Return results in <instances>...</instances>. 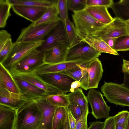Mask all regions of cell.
Here are the masks:
<instances>
[{
  "label": "cell",
  "mask_w": 129,
  "mask_h": 129,
  "mask_svg": "<svg viewBox=\"0 0 129 129\" xmlns=\"http://www.w3.org/2000/svg\"><path fill=\"white\" fill-rule=\"evenodd\" d=\"M16 111L14 129H37L41 112L36 101L25 103Z\"/></svg>",
  "instance_id": "1"
},
{
  "label": "cell",
  "mask_w": 129,
  "mask_h": 129,
  "mask_svg": "<svg viewBox=\"0 0 129 129\" xmlns=\"http://www.w3.org/2000/svg\"><path fill=\"white\" fill-rule=\"evenodd\" d=\"M73 12L72 17L74 24L81 40L91 36L105 25L91 16L85 9Z\"/></svg>",
  "instance_id": "2"
},
{
  "label": "cell",
  "mask_w": 129,
  "mask_h": 129,
  "mask_svg": "<svg viewBox=\"0 0 129 129\" xmlns=\"http://www.w3.org/2000/svg\"><path fill=\"white\" fill-rule=\"evenodd\" d=\"M101 90L110 103L129 107V88L123 84L105 82Z\"/></svg>",
  "instance_id": "3"
},
{
  "label": "cell",
  "mask_w": 129,
  "mask_h": 129,
  "mask_svg": "<svg viewBox=\"0 0 129 129\" xmlns=\"http://www.w3.org/2000/svg\"><path fill=\"white\" fill-rule=\"evenodd\" d=\"M44 41L15 42L7 57L2 64L9 70L29 53L41 46Z\"/></svg>",
  "instance_id": "4"
},
{
  "label": "cell",
  "mask_w": 129,
  "mask_h": 129,
  "mask_svg": "<svg viewBox=\"0 0 129 129\" xmlns=\"http://www.w3.org/2000/svg\"><path fill=\"white\" fill-rule=\"evenodd\" d=\"M59 20L35 26H34L32 23L22 30L15 42H35L43 40Z\"/></svg>",
  "instance_id": "5"
},
{
  "label": "cell",
  "mask_w": 129,
  "mask_h": 129,
  "mask_svg": "<svg viewBox=\"0 0 129 129\" xmlns=\"http://www.w3.org/2000/svg\"><path fill=\"white\" fill-rule=\"evenodd\" d=\"M129 25V19L124 20L115 17L110 23L105 25L91 36L102 39L118 37L129 35L127 28Z\"/></svg>",
  "instance_id": "6"
},
{
  "label": "cell",
  "mask_w": 129,
  "mask_h": 129,
  "mask_svg": "<svg viewBox=\"0 0 129 129\" xmlns=\"http://www.w3.org/2000/svg\"><path fill=\"white\" fill-rule=\"evenodd\" d=\"M37 49L44 53L48 49L57 46L69 47L64 22L59 20L57 24L43 40Z\"/></svg>",
  "instance_id": "7"
},
{
  "label": "cell",
  "mask_w": 129,
  "mask_h": 129,
  "mask_svg": "<svg viewBox=\"0 0 129 129\" xmlns=\"http://www.w3.org/2000/svg\"><path fill=\"white\" fill-rule=\"evenodd\" d=\"M101 54L88 44L81 40L77 44L69 48L65 61H82L88 62L98 58Z\"/></svg>",
  "instance_id": "8"
},
{
  "label": "cell",
  "mask_w": 129,
  "mask_h": 129,
  "mask_svg": "<svg viewBox=\"0 0 129 129\" xmlns=\"http://www.w3.org/2000/svg\"><path fill=\"white\" fill-rule=\"evenodd\" d=\"M87 97L91 107V113L96 120L109 117L110 107L100 91L94 89H90Z\"/></svg>",
  "instance_id": "9"
},
{
  "label": "cell",
  "mask_w": 129,
  "mask_h": 129,
  "mask_svg": "<svg viewBox=\"0 0 129 129\" xmlns=\"http://www.w3.org/2000/svg\"><path fill=\"white\" fill-rule=\"evenodd\" d=\"M13 76L18 77L45 91L48 95L64 93L61 91L47 83L33 72H23L11 68L9 70Z\"/></svg>",
  "instance_id": "10"
},
{
  "label": "cell",
  "mask_w": 129,
  "mask_h": 129,
  "mask_svg": "<svg viewBox=\"0 0 129 129\" xmlns=\"http://www.w3.org/2000/svg\"><path fill=\"white\" fill-rule=\"evenodd\" d=\"M44 63V53L36 49L26 56L11 68L21 72H32Z\"/></svg>",
  "instance_id": "11"
},
{
  "label": "cell",
  "mask_w": 129,
  "mask_h": 129,
  "mask_svg": "<svg viewBox=\"0 0 129 129\" xmlns=\"http://www.w3.org/2000/svg\"><path fill=\"white\" fill-rule=\"evenodd\" d=\"M39 76L46 82L64 94L71 92V86L75 80L71 77L60 72L52 73Z\"/></svg>",
  "instance_id": "12"
},
{
  "label": "cell",
  "mask_w": 129,
  "mask_h": 129,
  "mask_svg": "<svg viewBox=\"0 0 129 129\" xmlns=\"http://www.w3.org/2000/svg\"><path fill=\"white\" fill-rule=\"evenodd\" d=\"M81 65L88 73V89L98 88L103 72L102 65L100 60L96 58Z\"/></svg>",
  "instance_id": "13"
},
{
  "label": "cell",
  "mask_w": 129,
  "mask_h": 129,
  "mask_svg": "<svg viewBox=\"0 0 129 129\" xmlns=\"http://www.w3.org/2000/svg\"><path fill=\"white\" fill-rule=\"evenodd\" d=\"M46 98V97H44L36 101L41 112V120L37 129H52L54 113L58 107L50 104Z\"/></svg>",
  "instance_id": "14"
},
{
  "label": "cell",
  "mask_w": 129,
  "mask_h": 129,
  "mask_svg": "<svg viewBox=\"0 0 129 129\" xmlns=\"http://www.w3.org/2000/svg\"><path fill=\"white\" fill-rule=\"evenodd\" d=\"M14 12L18 15L35 23L42 16L47 8L32 6L12 5Z\"/></svg>",
  "instance_id": "15"
},
{
  "label": "cell",
  "mask_w": 129,
  "mask_h": 129,
  "mask_svg": "<svg viewBox=\"0 0 129 129\" xmlns=\"http://www.w3.org/2000/svg\"><path fill=\"white\" fill-rule=\"evenodd\" d=\"M33 101L20 93H17L9 91L0 86V104L9 106L16 110L25 103Z\"/></svg>",
  "instance_id": "16"
},
{
  "label": "cell",
  "mask_w": 129,
  "mask_h": 129,
  "mask_svg": "<svg viewBox=\"0 0 129 129\" xmlns=\"http://www.w3.org/2000/svg\"><path fill=\"white\" fill-rule=\"evenodd\" d=\"M20 93L28 99L36 101L48 95L45 90L18 77L13 76Z\"/></svg>",
  "instance_id": "17"
},
{
  "label": "cell",
  "mask_w": 129,
  "mask_h": 129,
  "mask_svg": "<svg viewBox=\"0 0 129 129\" xmlns=\"http://www.w3.org/2000/svg\"><path fill=\"white\" fill-rule=\"evenodd\" d=\"M85 62H87L82 61H65L54 64L44 63L33 72L37 75L50 73L60 72Z\"/></svg>",
  "instance_id": "18"
},
{
  "label": "cell",
  "mask_w": 129,
  "mask_h": 129,
  "mask_svg": "<svg viewBox=\"0 0 129 129\" xmlns=\"http://www.w3.org/2000/svg\"><path fill=\"white\" fill-rule=\"evenodd\" d=\"M68 48L57 46L47 50L44 53V63L54 64L65 61Z\"/></svg>",
  "instance_id": "19"
},
{
  "label": "cell",
  "mask_w": 129,
  "mask_h": 129,
  "mask_svg": "<svg viewBox=\"0 0 129 129\" xmlns=\"http://www.w3.org/2000/svg\"><path fill=\"white\" fill-rule=\"evenodd\" d=\"M16 111L0 104V129H14Z\"/></svg>",
  "instance_id": "20"
},
{
  "label": "cell",
  "mask_w": 129,
  "mask_h": 129,
  "mask_svg": "<svg viewBox=\"0 0 129 129\" xmlns=\"http://www.w3.org/2000/svg\"><path fill=\"white\" fill-rule=\"evenodd\" d=\"M81 64L60 73L71 77L75 81H79L81 87L87 90L88 89V74L87 71L82 68Z\"/></svg>",
  "instance_id": "21"
},
{
  "label": "cell",
  "mask_w": 129,
  "mask_h": 129,
  "mask_svg": "<svg viewBox=\"0 0 129 129\" xmlns=\"http://www.w3.org/2000/svg\"><path fill=\"white\" fill-rule=\"evenodd\" d=\"M0 86L11 92L20 93V90L9 71L0 63Z\"/></svg>",
  "instance_id": "22"
},
{
  "label": "cell",
  "mask_w": 129,
  "mask_h": 129,
  "mask_svg": "<svg viewBox=\"0 0 129 129\" xmlns=\"http://www.w3.org/2000/svg\"><path fill=\"white\" fill-rule=\"evenodd\" d=\"M107 9V8L104 6H92L86 7L85 9L95 19L106 25L111 22L113 19Z\"/></svg>",
  "instance_id": "23"
},
{
  "label": "cell",
  "mask_w": 129,
  "mask_h": 129,
  "mask_svg": "<svg viewBox=\"0 0 129 129\" xmlns=\"http://www.w3.org/2000/svg\"><path fill=\"white\" fill-rule=\"evenodd\" d=\"M88 44L91 47L100 53H107L118 55L119 54L109 46L102 39L94 37L91 36L81 40Z\"/></svg>",
  "instance_id": "24"
},
{
  "label": "cell",
  "mask_w": 129,
  "mask_h": 129,
  "mask_svg": "<svg viewBox=\"0 0 129 129\" xmlns=\"http://www.w3.org/2000/svg\"><path fill=\"white\" fill-rule=\"evenodd\" d=\"M59 20L57 4L47 8L40 19L32 23L34 26H35L41 24L55 22Z\"/></svg>",
  "instance_id": "25"
},
{
  "label": "cell",
  "mask_w": 129,
  "mask_h": 129,
  "mask_svg": "<svg viewBox=\"0 0 129 129\" xmlns=\"http://www.w3.org/2000/svg\"><path fill=\"white\" fill-rule=\"evenodd\" d=\"M12 5H21L47 8L57 4L58 0H7Z\"/></svg>",
  "instance_id": "26"
},
{
  "label": "cell",
  "mask_w": 129,
  "mask_h": 129,
  "mask_svg": "<svg viewBox=\"0 0 129 129\" xmlns=\"http://www.w3.org/2000/svg\"><path fill=\"white\" fill-rule=\"evenodd\" d=\"M70 102H75L81 107L83 110L88 106L87 97L84 94L82 89L78 88L74 92H70L67 94Z\"/></svg>",
  "instance_id": "27"
},
{
  "label": "cell",
  "mask_w": 129,
  "mask_h": 129,
  "mask_svg": "<svg viewBox=\"0 0 129 129\" xmlns=\"http://www.w3.org/2000/svg\"><path fill=\"white\" fill-rule=\"evenodd\" d=\"M64 22L69 43V47H70L77 44L81 40L79 38L74 24L70 21L68 17Z\"/></svg>",
  "instance_id": "28"
},
{
  "label": "cell",
  "mask_w": 129,
  "mask_h": 129,
  "mask_svg": "<svg viewBox=\"0 0 129 129\" xmlns=\"http://www.w3.org/2000/svg\"><path fill=\"white\" fill-rule=\"evenodd\" d=\"M67 115V107H57L54 113L52 129H59L65 122Z\"/></svg>",
  "instance_id": "29"
},
{
  "label": "cell",
  "mask_w": 129,
  "mask_h": 129,
  "mask_svg": "<svg viewBox=\"0 0 129 129\" xmlns=\"http://www.w3.org/2000/svg\"><path fill=\"white\" fill-rule=\"evenodd\" d=\"M46 99L51 104L58 107H67L70 104L67 94L63 93L48 95Z\"/></svg>",
  "instance_id": "30"
},
{
  "label": "cell",
  "mask_w": 129,
  "mask_h": 129,
  "mask_svg": "<svg viewBox=\"0 0 129 129\" xmlns=\"http://www.w3.org/2000/svg\"><path fill=\"white\" fill-rule=\"evenodd\" d=\"M12 5L7 0H0V27L3 28L6 25L7 21L11 16L10 10Z\"/></svg>",
  "instance_id": "31"
},
{
  "label": "cell",
  "mask_w": 129,
  "mask_h": 129,
  "mask_svg": "<svg viewBox=\"0 0 129 129\" xmlns=\"http://www.w3.org/2000/svg\"><path fill=\"white\" fill-rule=\"evenodd\" d=\"M112 48L117 52L129 50V35L117 38Z\"/></svg>",
  "instance_id": "32"
},
{
  "label": "cell",
  "mask_w": 129,
  "mask_h": 129,
  "mask_svg": "<svg viewBox=\"0 0 129 129\" xmlns=\"http://www.w3.org/2000/svg\"><path fill=\"white\" fill-rule=\"evenodd\" d=\"M57 6L59 18L64 21L68 17L67 0H58Z\"/></svg>",
  "instance_id": "33"
},
{
  "label": "cell",
  "mask_w": 129,
  "mask_h": 129,
  "mask_svg": "<svg viewBox=\"0 0 129 129\" xmlns=\"http://www.w3.org/2000/svg\"><path fill=\"white\" fill-rule=\"evenodd\" d=\"M86 0H67L68 9L73 12L78 11L86 7Z\"/></svg>",
  "instance_id": "34"
},
{
  "label": "cell",
  "mask_w": 129,
  "mask_h": 129,
  "mask_svg": "<svg viewBox=\"0 0 129 129\" xmlns=\"http://www.w3.org/2000/svg\"><path fill=\"white\" fill-rule=\"evenodd\" d=\"M89 113L88 107L84 110L81 116L76 119L75 129H87V120Z\"/></svg>",
  "instance_id": "35"
},
{
  "label": "cell",
  "mask_w": 129,
  "mask_h": 129,
  "mask_svg": "<svg viewBox=\"0 0 129 129\" xmlns=\"http://www.w3.org/2000/svg\"><path fill=\"white\" fill-rule=\"evenodd\" d=\"M67 108L76 119L81 116L84 111L81 107L73 102H70V104Z\"/></svg>",
  "instance_id": "36"
},
{
  "label": "cell",
  "mask_w": 129,
  "mask_h": 129,
  "mask_svg": "<svg viewBox=\"0 0 129 129\" xmlns=\"http://www.w3.org/2000/svg\"><path fill=\"white\" fill-rule=\"evenodd\" d=\"M114 4L112 0H86V7L101 6L112 8Z\"/></svg>",
  "instance_id": "37"
},
{
  "label": "cell",
  "mask_w": 129,
  "mask_h": 129,
  "mask_svg": "<svg viewBox=\"0 0 129 129\" xmlns=\"http://www.w3.org/2000/svg\"><path fill=\"white\" fill-rule=\"evenodd\" d=\"M12 39L8 41L0 49V63H2L7 58L13 46Z\"/></svg>",
  "instance_id": "38"
},
{
  "label": "cell",
  "mask_w": 129,
  "mask_h": 129,
  "mask_svg": "<svg viewBox=\"0 0 129 129\" xmlns=\"http://www.w3.org/2000/svg\"><path fill=\"white\" fill-rule=\"evenodd\" d=\"M114 116L116 126L120 125L126 122L129 116V111L123 110L118 112Z\"/></svg>",
  "instance_id": "39"
},
{
  "label": "cell",
  "mask_w": 129,
  "mask_h": 129,
  "mask_svg": "<svg viewBox=\"0 0 129 129\" xmlns=\"http://www.w3.org/2000/svg\"><path fill=\"white\" fill-rule=\"evenodd\" d=\"M11 39V36L10 34L5 30H1L0 31V49Z\"/></svg>",
  "instance_id": "40"
},
{
  "label": "cell",
  "mask_w": 129,
  "mask_h": 129,
  "mask_svg": "<svg viewBox=\"0 0 129 129\" xmlns=\"http://www.w3.org/2000/svg\"><path fill=\"white\" fill-rule=\"evenodd\" d=\"M104 122L103 129H116V125L114 116H109Z\"/></svg>",
  "instance_id": "41"
},
{
  "label": "cell",
  "mask_w": 129,
  "mask_h": 129,
  "mask_svg": "<svg viewBox=\"0 0 129 129\" xmlns=\"http://www.w3.org/2000/svg\"><path fill=\"white\" fill-rule=\"evenodd\" d=\"M104 122L100 121H94L89 123V126L87 129H103Z\"/></svg>",
  "instance_id": "42"
},
{
  "label": "cell",
  "mask_w": 129,
  "mask_h": 129,
  "mask_svg": "<svg viewBox=\"0 0 129 129\" xmlns=\"http://www.w3.org/2000/svg\"><path fill=\"white\" fill-rule=\"evenodd\" d=\"M68 114L69 123L71 129H75L76 119L72 116L70 112L68 110Z\"/></svg>",
  "instance_id": "43"
},
{
  "label": "cell",
  "mask_w": 129,
  "mask_h": 129,
  "mask_svg": "<svg viewBox=\"0 0 129 129\" xmlns=\"http://www.w3.org/2000/svg\"><path fill=\"white\" fill-rule=\"evenodd\" d=\"M122 70L124 73L129 74V60L123 59Z\"/></svg>",
  "instance_id": "44"
},
{
  "label": "cell",
  "mask_w": 129,
  "mask_h": 129,
  "mask_svg": "<svg viewBox=\"0 0 129 129\" xmlns=\"http://www.w3.org/2000/svg\"><path fill=\"white\" fill-rule=\"evenodd\" d=\"M117 38H111L102 39H103L109 46L112 48Z\"/></svg>",
  "instance_id": "45"
},
{
  "label": "cell",
  "mask_w": 129,
  "mask_h": 129,
  "mask_svg": "<svg viewBox=\"0 0 129 129\" xmlns=\"http://www.w3.org/2000/svg\"><path fill=\"white\" fill-rule=\"evenodd\" d=\"M81 86V84L79 81H75L73 82L71 86V92H74L75 89L79 88Z\"/></svg>",
  "instance_id": "46"
},
{
  "label": "cell",
  "mask_w": 129,
  "mask_h": 129,
  "mask_svg": "<svg viewBox=\"0 0 129 129\" xmlns=\"http://www.w3.org/2000/svg\"><path fill=\"white\" fill-rule=\"evenodd\" d=\"M59 129H71L69 123L68 114L64 123Z\"/></svg>",
  "instance_id": "47"
},
{
  "label": "cell",
  "mask_w": 129,
  "mask_h": 129,
  "mask_svg": "<svg viewBox=\"0 0 129 129\" xmlns=\"http://www.w3.org/2000/svg\"><path fill=\"white\" fill-rule=\"evenodd\" d=\"M124 81L123 84L129 88V74H124Z\"/></svg>",
  "instance_id": "48"
},
{
  "label": "cell",
  "mask_w": 129,
  "mask_h": 129,
  "mask_svg": "<svg viewBox=\"0 0 129 129\" xmlns=\"http://www.w3.org/2000/svg\"><path fill=\"white\" fill-rule=\"evenodd\" d=\"M126 123L120 125L116 126V129H125Z\"/></svg>",
  "instance_id": "49"
},
{
  "label": "cell",
  "mask_w": 129,
  "mask_h": 129,
  "mask_svg": "<svg viewBox=\"0 0 129 129\" xmlns=\"http://www.w3.org/2000/svg\"><path fill=\"white\" fill-rule=\"evenodd\" d=\"M125 129H129V116L126 122Z\"/></svg>",
  "instance_id": "50"
},
{
  "label": "cell",
  "mask_w": 129,
  "mask_h": 129,
  "mask_svg": "<svg viewBox=\"0 0 129 129\" xmlns=\"http://www.w3.org/2000/svg\"><path fill=\"white\" fill-rule=\"evenodd\" d=\"M127 31H128V34L129 35V25L128 26V28H127Z\"/></svg>",
  "instance_id": "51"
}]
</instances>
